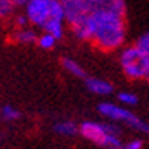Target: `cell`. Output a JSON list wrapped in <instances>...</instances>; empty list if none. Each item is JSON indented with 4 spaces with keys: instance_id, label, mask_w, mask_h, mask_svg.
<instances>
[{
    "instance_id": "7402d4cb",
    "label": "cell",
    "mask_w": 149,
    "mask_h": 149,
    "mask_svg": "<svg viewBox=\"0 0 149 149\" xmlns=\"http://www.w3.org/2000/svg\"><path fill=\"white\" fill-rule=\"evenodd\" d=\"M0 112H2V106H0Z\"/></svg>"
},
{
    "instance_id": "6da1fadb",
    "label": "cell",
    "mask_w": 149,
    "mask_h": 149,
    "mask_svg": "<svg viewBox=\"0 0 149 149\" xmlns=\"http://www.w3.org/2000/svg\"><path fill=\"white\" fill-rule=\"evenodd\" d=\"M87 24L91 29V42L104 52H112L124 45L127 37L126 15L91 10L87 15Z\"/></svg>"
},
{
    "instance_id": "ba28073f",
    "label": "cell",
    "mask_w": 149,
    "mask_h": 149,
    "mask_svg": "<svg viewBox=\"0 0 149 149\" xmlns=\"http://www.w3.org/2000/svg\"><path fill=\"white\" fill-rule=\"evenodd\" d=\"M86 87L95 95H109L112 94V84L106 79L99 77H86Z\"/></svg>"
},
{
    "instance_id": "8992f818",
    "label": "cell",
    "mask_w": 149,
    "mask_h": 149,
    "mask_svg": "<svg viewBox=\"0 0 149 149\" xmlns=\"http://www.w3.org/2000/svg\"><path fill=\"white\" fill-rule=\"evenodd\" d=\"M61 3L69 25H74L79 20L86 19L91 12V0H61Z\"/></svg>"
},
{
    "instance_id": "9a60e30c",
    "label": "cell",
    "mask_w": 149,
    "mask_h": 149,
    "mask_svg": "<svg viewBox=\"0 0 149 149\" xmlns=\"http://www.w3.org/2000/svg\"><path fill=\"white\" fill-rule=\"evenodd\" d=\"M117 101L121 106H126V107H132L137 104V95L134 92H129V91H122L117 94Z\"/></svg>"
},
{
    "instance_id": "5b68a950",
    "label": "cell",
    "mask_w": 149,
    "mask_h": 149,
    "mask_svg": "<svg viewBox=\"0 0 149 149\" xmlns=\"http://www.w3.org/2000/svg\"><path fill=\"white\" fill-rule=\"evenodd\" d=\"M119 64H121L122 72L126 77L132 79V81H139V79H146L149 70V57L137 45H131V47H124L119 54Z\"/></svg>"
},
{
    "instance_id": "d6986e66",
    "label": "cell",
    "mask_w": 149,
    "mask_h": 149,
    "mask_svg": "<svg viewBox=\"0 0 149 149\" xmlns=\"http://www.w3.org/2000/svg\"><path fill=\"white\" fill-rule=\"evenodd\" d=\"M14 24H15V27H17V29L27 27V25H29V20H27V17H25V14H24V15H19V17H15V19H14Z\"/></svg>"
},
{
    "instance_id": "52a82bcc",
    "label": "cell",
    "mask_w": 149,
    "mask_h": 149,
    "mask_svg": "<svg viewBox=\"0 0 149 149\" xmlns=\"http://www.w3.org/2000/svg\"><path fill=\"white\" fill-rule=\"evenodd\" d=\"M91 10H104V12L126 15V2L124 0H91Z\"/></svg>"
},
{
    "instance_id": "9c48e42d",
    "label": "cell",
    "mask_w": 149,
    "mask_h": 149,
    "mask_svg": "<svg viewBox=\"0 0 149 149\" xmlns=\"http://www.w3.org/2000/svg\"><path fill=\"white\" fill-rule=\"evenodd\" d=\"M37 32L34 29L27 27H20V29H15L14 34H12V39H14L17 44H24V45H29V44H34L37 42Z\"/></svg>"
},
{
    "instance_id": "2e32d148",
    "label": "cell",
    "mask_w": 149,
    "mask_h": 149,
    "mask_svg": "<svg viewBox=\"0 0 149 149\" xmlns=\"http://www.w3.org/2000/svg\"><path fill=\"white\" fill-rule=\"evenodd\" d=\"M14 10H15V5L12 0H0V19L12 17Z\"/></svg>"
},
{
    "instance_id": "e0dca14e",
    "label": "cell",
    "mask_w": 149,
    "mask_h": 149,
    "mask_svg": "<svg viewBox=\"0 0 149 149\" xmlns=\"http://www.w3.org/2000/svg\"><path fill=\"white\" fill-rule=\"evenodd\" d=\"M136 45H137V47L141 49L142 52H144V54L149 57V30H148V32H144V34H142L139 39H137Z\"/></svg>"
},
{
    "instance_id": "8fae6325",
    "label": "cell",
    "mask_w": 149,
    "mask_h": 149,
    "mask_svg": "<svg viewBox=\"0 0 149 149\" xmlns=\"http://www.w3.org/2000/svg\"><path fill=\"white\" fill-rule=\"evenodd\" d=\"M62 67L67 70L70 75H74V77H79V79H86V70L82 67L81 64L74 59H69V57H64L62 59Z\"/></svg>"
},
{
    "instance_id": "7a4b0ae2",
    "label": "cell",
    "mask_w": 149,
    "mask_h": 149,
    "mask_svg": "<svg viewBox=\"0 0 149 149\" xmlns=\"http://www.w3.org/2000/svg\"><path fill=\"white\" fill-rule=\"evenodd\" d=\"M79 134L102 149H122L121 129L116 122L84 121L79 126Z\"/></svg>"
},
{
    "instance_id": "277c9868",
    "label": "cell",
    "mask_w": 149,
    "mask_h": 149,
    "mask_svg": "<svg viewBox=\"0 0 149 149\" xmlns=\"http://www.w3.org/2000/svg\"><path fill=\"white\" fill-rule=\"evenodd\" d=\"M97 111L102 117L109 119L111 122L116 124H124L127 127H132L139 132L149 136V124L146 121H142L139 116H136L131 109H127L126 106L121 104H114V102H101L97 106Z\"/></svg>"
},
{
    "instance_id": "ac0fdd59",
    "label": "cell",
    "mask_w": 149,
    "mask_h": 149,
    "mask_svg": "<svg viewBox=\"0 0 149 149\" xmlns=\"http://www.w3.org/2000/svg\"><path fill=\"white\" fill-rule=\"evenodd\" d=\"M122 149H142V141L141 139H129V141L122 142Z\"/></svg>"
},
{
    "instance_id": "4fadbf2b",
    "label": "cell",
    "mask_w": 149,
    "mask_h": 149,
    "mask_svg": "<svg viewBox=\"0 0 149 149\" xmlns=\"http://www.w3.org/2000/svg\"><path fill=\"white\" fill-rule=\"evenodd\" d=\"M20 111L17 107H14V106H10V104H7V106H2V112H0V117L3 119V121L7 122H15L20 119Z\"/></svg>"
},
{
    "instance_id": "3957f363",
    "label": "cell",
    "mask_w": 149,
    "mask_h": 149,
    "mask_svg": "<svg viewBox=\"0 0 149 149\" xmlns=\"http://www.w3.org/2000/svg\"><path fill=\"white\" fill-rule=\"evenodd\" d=\"M24 14L30 25L39 29H44L45 24L52 19L65 20L61 0H30L24 7Z\"/></svg>"
},
{
    "instance_id": "7c38bea8",
    "label": "cell",
    "mask_w": 149,
    "mask_h": 149,
    "mask_svg": "<svg viewBox=\"0 0 149 149\" xmlns=\"http://www.w3.org/2000/svg\"><path fill=\"white\" fill-rule=\"evenodd\" d=\"M44 32H47V34H52L59 40L64 37V30H65V20H59V19H52V20H49L45 24V27L42 29Z\"/></svg>"
},
{
    "instance_id": "44dd1931",
    "label": "cell",
    "mask_w": 149,
    "mask_h": 149,
    "mask_svg": "<svg viewBox=\"0 0 149 149\" xmlns=\"http://www.w3.org/2000/svg\"><path fill=\"white\" fill-rule=\"evenodd\" d=\"M146 79H148V81H149V70H148V75H146Z\"/></svg>"
},
{
    "instance_id": "30bf717a",
    "label": "cell",
    "mask_w": 149,
    "mask_h": 149,
    "mask_svg": "<svg viewBox=\"0 0 149 149\" xmlns=\"http://www.w3.org/2000/svg\"><path fill=\"white\" fill-rule=\"evenodd\" d=\"M54 132L62 136V137H72V136L79 134V126L74 121L64 119V121H59L54 124Z\"/></svg>"
},
{
    "instance_id": "5bb4252c",
    "label": "cell",
    "mask_w": 149,
    "mask_h": 149,
    "mask_svg": "<svg viewBox=\"0 0 149 149\" xmlns=\"http://www.w3.org/2000/svg\"><path fill=\"white\" fill-rule=\"evenodd\" d=\"M55 42H57V39H55L52 34H47V32H44V34H40L39 37H37V45H39L40 49H44V50L54 49Z\"/></svg>"
},
{
    "instance_id": "ffe728a7",
    "label": "cell",
    "mask_w": 149,
    "mask_h": 149,
    "mask_svg": "<svg viewBox=\"0 0 149 149\" xmlns=\"http://www.w3.org/2000/svg\"><path fill=\"white\" fill-rule=\"evenodd\" d=\"M12 2H14V5H15V7L24 8V7H25V5L29 3V2H30V0H12Z\"/></svg>"
}]
</instances>
